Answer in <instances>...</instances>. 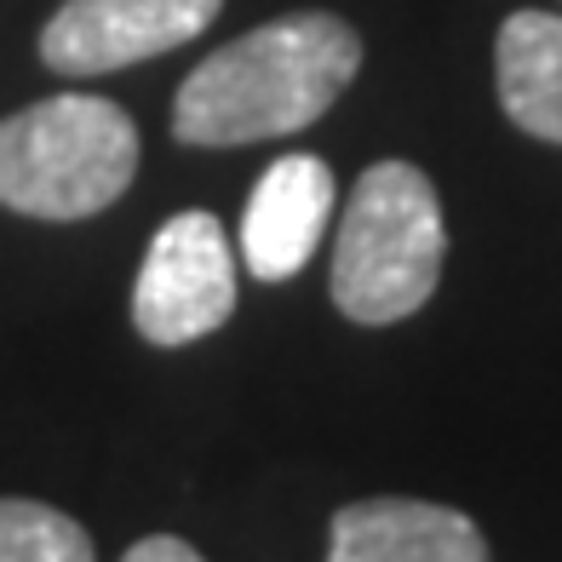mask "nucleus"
Wrapping results in <instances>:
<instances>
[{"mask_svg": "<svg viewBox=\"0 0 562 562\" xmlns=\"http://www.w3.org/2000/svg\"><path fill=\"white\" fill-rule=\"evenodd\" d=\"M138 172V126L110 98L64 92L0 121V207L23 218H92Z\"/></svg>", "mask_w": 562, "mask_h": 562, "instance_id": "nucleus-2", "label": "nucleus"}, {"mask_svg": "<svg viewBox=\"0 0 562 562\" xmlns=\"http://www.w3.org/2000/svg\"><path fill=\"white\" fill-rule=\"evenodd\" d=\"M224 0H64L41 30V64L58 75H110L195 41Z\"/></svg>", "mask_w": 562, "mask_h": 562, "instance_id": "nucleus-5", "label": "nucleus"}, {"mask_svg": "<svg viewBox=\"0 0 562 562\" xmlns=\"http://www.w3.org/2000/svg\"><path fill=\"white\" fill-rule=\"evenodd\" d=\"M442 201L414 161H379L356 178L334 241V304L385 327L414 316L442 281Z\"/></svg>", "mask_w": 562, "mask_h": 562, "instance_id": "nucleus-3", "label": "nucleus"}, {"mask_svg": "<svg viewBox=\"0 0 562 562\" xmlns=\"http://www.w3.org/2000/svg\"><path fill=\"white\" fill-rule=\"evenodd\" d=\"M0 562H92V540L53 505L0 499Z\"/></svg>", "mask_w": 562, "mask_h": 562, "instance_id": "nucleus-9", "label": "nucleus"}, {"mask_svg": "<svg viewBox=\"0 0 562 562\" xmlns=\"http://www.w3.org/2000/svg\"><path fill=\"white\" fill-rule=\"evenodd\" d=\"M121 562H201V551L184 546V540H172V533H149V540H138Z\"/></svg>", "mask_w": 562, "mask_h": 562, "instance_id": "nucleus-10", "label": "nucleus"}, {"mask_svg": "<svg viewBox=\"0 0 562 562\" xmlns=\"http://www.w3.org/2000/svg\"><path fill=\"white\" fill-rule=\"evenodd\" d=\"M362 69V35L334 12H293L218 46L190 69L172 104V138L201 149L304 133Z\"/></svg>", "mask_w": 562, "mask_h": 562, "instance_id": "nucleus-1", "label": "nucleus"}, {"mask_svg": "<svg viewBox=\"0 0 562 562\" xmlns=\"http://www.w3.org/2000/svg\"><path fill=\"white\" fill-rule=\"evenodd\" d=\"M499 104L528 138L562 144V18L551 12H510L499 46Z\"/></svg>", "mask_w": 562, "mask_h": 562, "instance_id": "nucleus-8", "label": "nucleus"}, {"mask_svg": "<svg viewBox=\"0 0 562 562\" xmlns=\"http://www.w3.org/2000/svg\"><path fill=\"white\" fill-rule=\"evenodd\" d=\"M236 311V252L224 241V224L213 213H178L156 229L144 252L133 322L149 345H190Z\"/></svg>", "mask_w": 562, "mask_h": 562, "instance_id": "nucleus-4", "label": "nucleus"}, {"mask_svg": "<svg viewBox=\"0 0 562 562\" xmlns=\"http://www.w3.org/2000/svg\"><path fill=\"white\" fill-rule=\"evenodd\" d=\"M327 562H488V540L453 505L362 499L334 517Z\"/></svg>", "mask_w": 562, "mask_h": 562, "instance_id": "nucleus-7", "label": "nucleus"}, {"mask_svg": "<svg viewBox=\"0 0 562 562\" xmlns=\"http://www.w3.org/2000/svg\"><path fill=\"white\" fill-rule=\"evenodd\" d=\"M327 218H334V172L316 156H281L259 190L247 201L241 218V247L247 270L259 281H288L311 265Z\"/></svg>", "mask_w": 562, "mask_h": 562, "instance_id": "nucleus-6", "label": "nucleus"}]
</instances>
